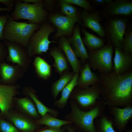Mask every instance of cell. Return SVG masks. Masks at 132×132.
Instances as JSON below:
<instances>
[{
    "instance_id": "1",
    "label": "cell",
    "mask_w": 132,
    "mask_h": 132,
    "mask_svg": "<svg viewBox=\"0 0 132 132\" xmlns=\"http://www.w3.org/2000/svg\"><path fill=\"white\" fill-rule=\"evenodd\" d=\"M99 84L100 96L108 106L125 107L132 105V72L122 74L114 70L101 74Z\"/></svg>"
},
{
    "instance_id": "2",
    "label": "cell",
    "mask_w": 132,
    "mask_h": 132,
    "mask_svg": "<svg viewBox=\"0 0 132 132\" xmlns=\"http://www.w3.org/2000/svg\"><path fill=\"white\" fill-rule=\"evenodd\" d=\"M40 26L37 23L17 22L10 15L3 31L4 39L26 48L30 37Z\"/></svg>"
},
{
    "instance_id": "3",
    "label": "cell",
    "mask_w": 132,
    "mask_h": 132,
    "mask_svg": "<svg viewBox=\"0 0 132 132\" xmlns=\"http://www.w3.org/2000/svg\"><path fill=\"white\" fill-rule=\"evenodd\" d=\"M106 105L104 101L99 100L94 107L85 111L74 104L72 108V121L86 132H97L94 121L105 113Z\"/></svg>"
},
{
    "instance_id": "4",
    "label": "cell",
    "mask_w": 132,
    "mask_h": 132,
    "mask_svg": "<svg viewBox=\"0 0 132 132\" xmlns=\"http://www.w3.org/2000/svg\"><path fill=\"white\" fill-rule=\"evenodd\" d=\"M15 8L11 16L14 20L24 19L29 23L41 24L44 22L48 13L42 2L37 4H27L16 0Z\"/></svg>"
},
{
    "instance_id": "5",
    "label": "cell",
    "mask_w": 132,
    "mask_h": 132,
    "mask_svg": "<svg viewBox=\"0 0 132 132\" xmlns=\"http://www.w3.org/2000/svg\"><path fill=\"white\" fill-rule=\"evenodd\" d=\"M55 31V28L52 25L44 22L34 33L26 48L31 57L36 55L46 53L51 43H58L55 41H50L49 39V35Z\"/></svg>"
},
{
    "instance_id": "6",
    "label": "cell",
    "mask_w": 132,
    "mask_h": 132,
    "mask_svg": "<svg viewBox=\"0 0 132 132\" xmlns=\"http://www.w3.org/2000/svg\"><path fill=\"white\" fill-rule=\"evenodd\" d=\"M113 46L108 43L102 48L91 51L88 53L89 64L94 70H97L101 74L112 71L113 66L112 61Z\"/></svg>"
},
{
    "instance_id": "7",
    "label": "cell",
    "mask_w": 132,
    "mask_h": 132,
    "mask_svg": "<svg viewBox=\"0 0 132 132\" xmlns=\"http://www.w3.org/2000/svg\"><path fill=\"white\" fill-rule=\"evenodd\" d=\"M101 93L98 83L86 88H76L73 97L80 106L89 110L95 106L99 100L104 101L100 96Z\"/></svg>"
},
{
    "instance_id": "8",
    "label": "cell",
    "mask_w": 132,
    "mask_h": 132,
    "mask_svg": "<svg viewBox=\"0 0 132 132\" xmlns=\"http://www.w3.org/2000/svg\"><path fill=\"white\" fill-rule=\"evenodd\" d=\"M3 43L7 48V61L20 66L24 72L28 69L32 60L26 48L16 43L4 40Z\"/></svg>"
},
{
    "instance_id": "9",
    "label": "cell",
    "mask_w": 132,
    "mask_h": 132,
    "mask_svg": "<svg viewBox=\"0 0 132 132\" xmlns=\"http://www.w3.org/2000/svg\"><path fill=\"white\" fill-rule=\"evenodd\" d=\"M127 23V19L123 18H112L108 22L106 31L109 43L115 47L123 50V41Z\"/></svg>"
},
{
    "instance_id": "10",
    "label": "cell",
    "mask_w": 132,
    "mask_h": 132,
    "mask_svg": "<svg viewBox=\"0 0 132 132\" xmlns=\"http://www.w3.org/2000/svg\"><path fill=\"white\" fill-rule=\"evenodd\" d=\"M49 20L56 28L57 31L54 36L55 38L62 36L71 35L75 24L80 21L79 16L71 17L58 14L51 15Z\"/></svg>"
},
{
    "instance_id": "11",
    "label": "cell",
    "mask_w": 132,
    "mask_h": 132,
    "mask_svg": "<svg viewBox=\"0 0 132 132\" xmlns=\"http://www.w3.org/2000/svg\"><path fill=\"white\" fill-rule=\"evenodd\" d=\"M109 114L113 117V126L119 132H122L132 118V105L121 108L112 106H108Z\"/></svg>"
},
{
    "instance_id": "12",
    "label": "cell",
    "mask_w": 132,
    "mask_h": 132,
    "mask_svg": "<svg viewBox=\"0 0 132 132\" xmlns=\"http://www.w3.org/2000/svg\"><path fill=\"white\" fill-rule=\"evenodd\" d=\"M24 72L18 65H10L4 61L0 63V78L2 84L13 85L22 77Z\"/></svg>"
},
{
    "instance_id": "13",
    "label": "cell",
    "mask_w": 132,
    "mask_h": 132,
    "mask_svg": "<svg viewBox=\"0 0 132 132\" xmlns=\"http://www.w3.org/2000/svg\"><path fill=\"white\" fill-rule=\"evenodd\" d=\"M114 50V70L120 74L130 71L132 65V54L117 47H115Z\"/></svg>"
},
{
    "instance_id": "14",
    "label": "cell",
    "mask_w": 132,
    "mask_h": 132,
    "mask_svg": "<svg viewBox=\"0 0 132 132\" xmlns=\"http://www.w3.org/2000/svg\"><path fill=\"white\" fill-rule=\"evenodd\" d=\"M80 17L83 21L84 26L91 29L101 37L105 36V30L100 23L101 18L97 11L89 13L84 10L81 13Z\"/></svg>"
},
{
    "instance_id": "15",
    "label": "cell",
    "mask_w": 132,
    "mask_h": 132,
    "mask_svg": "<svg viewBox=\"0 0 132 132\" xmlns=\"http://www.w3.org/2000/svg\"><path fill=\"white\" fill-rule=\"evenodd\" d=\"M17 93V87L13 85L0 84V110L1 113H8L14 97Z\"/></svg>"
},
{
    "instance_id": "16",
    "label": "cell",
    "mask_w": 132,
    "mask_h": 132,
    "mask_svg": "<svg viewBox=\"0 0 132 132\" xmlns=\"http://www.w3.org/2000/svg\"><path fill=\"white\" fill-rule=\"evenodd\" d=\"M68 39L78 58H80L83 61L88 59V53L81 37L80 28L78 25L75 26L72 36Z\"/></svg>"
},
{
    "instance_id": "17",
    "label": "cell",
    "mask_w": 132,
    "mask_h": 132,
    "mask_svg": "<svg viewBox=\"0 0 132 132\" xmlns=\"http://www.w3.org/2000/svg\"><path fill=\"white\" fill-rule=\"evenodd\" d=\"M59 48L64 52L74 73H79L80 64L67 39L65 36L59 38Z\"/></svg>"
},
{
    "instance_id": "18",
    "label": "cell",
    "mask_w": 132,
    "mask_h": 132,
    "mask_svg": "<svg viewBox=\"0 0 132 132\" xmlns=\"http://www.w3.org/2000/svg\"><path fill=\"white\" fill-rule=\"evenodd\" d=\"M107 12L109 16H127L132 13V2L126 0L112 1L107 5Z\"/></svg>"
},
{
    "instance_id": "19",
    "label": "cell",
    "mask_w": 132,
    "mask_h": 132,
    "mask_svg": "<svg viewBox=\"0 0 132 132\" xmlns=\"http://www.w3.org/2000/svg\"><path fill=\"white\" fill-rule=\"evenodd\" d=\"M77 81L78 88L81 89L88 88L99 83V77L92 72L89 63H87L81 68Z\"/></svg>"
},
{
    "instance_id": "20",
    "label": "cell",
    "mask_w": 132,
    "mask_h": 132,
    "mask_svg": "<svg viewBox=\"0 0 132 132\" xmlns=\"http://www.w3.org/2000/svg\"><path fill=\"white\" fill-rule=\"evenodd\" d=\"M49 55L54 60V66L56 71L61 75L68 69L67 59L62 50L57 47L54 46L51 49Z\"/></svg>"
},
{
    "instance_id": "21",
    "label": "cell",
    "mask_w": 132,
    "mask_h": 132,
    "mask_svg": "<svg viewBox=\"0 0 132 132\" xmlns=\"http://www.w3.org/2000/svg\"><path fill=\"white\" fill-rule=\"evenodd\" d=\"M8 118L17 129L22 132H33L36 126L32 121L20 115L8 113Z\"/></svg>"
},
{
    "instance_id": "22",
    "label": "cell",
    "mask_w": 132,
    "mask_h": 132,
    "mask_svg": "<svg viewBox=\"0 0 132 132\" xmlns=\"http://www.w3.org/2000/svg\"><path fill=\"white\" fill-rule=\"evenodd\" d=\"M33 64L38 77L44 80L48 79L51 74V66L44 59L39 56L35 58Z\"/></svg>"
},
{
    "instance_id": "23",
    "label": "cell",
    "mask_w": 132,
    "mask_h": 132,
    "mask_svg": "<svg viewBox=\"0 0 132 132\" xmlns=\"http://www.w3.org/2000/svg\"><path fill=\"white\" fill-rule=\"evenodd\" d=\"M81 30L84 36L82 40L84 44L90 51L100 49L105 45L104 39L89 33L84 28Z\"/></svg>"
},
{
    "instance_id": "24",
    "label": "cell",
    "mask_w": 132,
    "mask_h": 132,
    "mask_svg": "<svg viewBox=\"0 0 132 132\" xmlns=\"http://www.w3.org/2000/svg\"><path fill=\"white\" fill-rule=\"evenodd\" d=\"M94 122L97 132H118L114 128L113 118L105 113L96 119Z\"/></svg>"
},
{
    "instance_id": "25",
    "label": "cell",
    "mask_w": 132,
    "mask_h": 132,
    "mask_svg": "<svg viewBox=\"0 0 132 132\" xmlns=\"http://www.w3.org/2000/svg\"><path fill=\"white\" fill-rule=\"evenodd\" d=\"M75 74L65 71L58 80L53 83L52 87V93L54 98L57 97L59 93L72 80Z\"/></svg>"
},
{
    "instance_id": "26",
    "label": "cell",
    "mask_w": 132,
    "mask_h": 132,
    "mask_svg": "<svg viewBox=\"0 0 132 132\" xmlns=\"http://www.w3.org/2000/svg\"><path fill=\"white\" fill-rule=\"evenodd\" d=\"M79 74V73H75L72 80L62 90L61 97L56 102L57 105L58 106L62 107L66 104L70 94L77 85Z\"/></svg>"
},
{
    "instance_id": "27",
    "label": "cell",
    "mask_w": 132,
    "mask_h": 132,
    "mask_svg": "<svg viewBox=\"0 0 132 132\" xmlns=\"http://www.w3.org/2000/svg\"><path fill=\"white\" fill-rule=\"evenodd\" d=\"M25 90L27 94L34 102L39 113L42 116L46 115L47 112L50 113L54 116H56L57 114L56 111L48 108L44 105L38 99L33 91L28 88H27Z\"/></svg>"
},
{
    "instance_id": "28",
    "label": "cell",
    "mask_w": 132,
    "mask_h": 132,
    "mask_svg": "<svg viewBox=\"0 0 132 132\" xmlns=\"http://www.w3.org/2000/svg\"><path fill=\"white\" fill-rule=\"evenodd\" d=\"M39 124L47 126L50 128L60 129L62 126L71 123L70 121L57 119L46 114L37 121Z\"/></svg>"
},
{
    "instance_id": "29",
    "label": "cell",
    "mask_w": 132,
    "mask_h": 132,
    "mask_svg": "<svg viewBox=\"0 0 132 132\" xmlns=\"http://www.w3.org/2000/svg\"><path fill=\"white\" fill-rule=\"evenodd\" d=\"M17 102L19 106L27 114L33 117H38L36 108L31 100L25 97L18 99Z\"/></svg>"
},
{
    "instance_id": "30",
    "label": "cell",
    "mask_w": 132,
    "mask_h": 132,
    "mask_svg": "<svg viewBox=\"0 0 132 132\" xmlns=\"http://www.w3.org/2000/svg\"><path fill=\"white\" fill-rule=\"evenodd\" d=\"M60 8L62 12L66 16L71 17L79 16L77 9L72 4L61 3Z\"/></svg>"
},
{
    "instance_id": "31",
    "label": "cell",
    "mask_w": 132,
    "mask_h": 132,
    "mask_svg": "<svg viewBox=\"0 0 132 132\" xmlns=\"http://www.w3.org/2000/svg\"><path fill=\"white\" fill-rule=\"evenodd\" d=\"M60 3L65 2L81 7L88 11H94V9L90 3L86 0H61Z\"/></svg>"
},
{
    "instance_id": "32",
    "label": "cell",
    "mask_w": 132,
    "mask_h": 132,
    "mask_svg": "<svg viewBox=\"0 0 132 132\" xmlns=\"http://www.w3.org/2000/svg\"><path fill=\"white\" fill-rule=\"evenodd\" d=\"M123 41V50L132 54V31L131 30L125 32Z\"/></svg>"
},
{
    "instance_id": "33",
    "label": "cell",
    "mask_w": 132,
    "mask_h": 132,
    "mask_svg": "<svg viewBox=\"0 0 132 132\" xmlns=\"http://www.w3.org/2000/svg\"><path fill=\"white\" fill-rule=\"evenodd\" d=\"M0 130L2 132H19L11 124L2 120H0Z\"/></svg>"
},
{
    "instance_id": "34",
    "label": "cell",
    "mask_w": 132,
    "mask_h": 132,
    "mask_svg": "<svg viewBox=\"0 0 132 132\" xmlns=\"http://www.w3.org/2000/svg\"><path fill=\"white\" fill-rule=\"evenodd\" d=\"M10 15L8 14L0 15V40L1 41L4 40L3 35V31Z\"/></svg>"
},
{
    "instance_id": "35",
    "label": "cell",
    "mask_w": 132,
    "mask_h": 132,
    "mask_svg": "<svg viewBox=\"0 0 132 132\" xmlns=\"http://www.w3.org/2000/svg\"><path fill=\"white\" fill-rule=\"evenodd\" d=\"M8 54V50L0 40V63L4 61Z\"/></svg>"
},
{
    "instance_id": "36",
    "label": "cell",
    "mask_w": 132,
    "mask_h": 132,
    "mask_svg": "<svg viewBox=\"0 0 132 132\" xmlns=\"http://www.w3.org/2000/svg\"><path fill=\"white\" fill-rule=\"evenodd\" d=\"M16 0H0V3L4 4L7 7L13 8Z\"/></svg>"
},
{
    "instance_id": "37",
    "label": "cell",
    "mask_w": 132,
    "mask_h": 132,
    "mask_svg": "<svg viewBox=\"0 0 132 132\" xmlns=\"http://www.w3.org/2000/svg\"><path fill=\"white\" fill-rule=\"evenodd\" d=\"M112 0H94L93 1L94 3L98 5H108L112 1Z\"/></svg>"
},
{
    "instance_id": "38",
    "label": "cell",
    "mask_w": 132,
    "mask_h": 132,
    "mask_svg": "<svg viewBox=\"0 0 132 132\" xmlns=\"http://www.w3.org/2000/svg\"><path fill=\"white\" fill-rule=\"evenodd\" d=\"M21 2H23V3L30 4H39L44 2L42 0H20Z\"/></svg>"
},
{
    "instance_id": "39",
    "label": "cell",
    "mask_w": 132,
    "mask_h": 132,
    "mask_svg": "<svg viewBox=\"0 0 132 132\" xmlns=\"http://www.w3.org/2000/svg\"><path fill=\"white\" fill-rule=\"evenodd\" d=\"M38 132H62L60 129L50 128Z\"/></svg>"
},
{
    "instance_id": "40",
    "label": "cell",
    "mask_w": 132,
    "mask_h": 132,
    "mask_svg": "<svg viewBox=\"0 0 132 132\" xmlns=\"http://www.w3.org/2000/svg\"><path fill=\"white\" fill-rule=\"evenodd\" d=\"M13 8H9L8 7H0V11H12Z\"/></svg>"
},
{
    "instance_id": "41",
    "label": "cell",
    "mask_w": 132,
    "mask_h": 132,
    "mask_svg": "<svg viewBox=\"0 0 132 132\" xmlns=\"http://www.w3.org/2000/svg\"><path fill=\"white\" fill-rule=\"evenodd\" d=\"M68 129L69 132H75L74 130L72 129L71 128H69Z\"/></svg>"
},
{
    "instance_id": "42",
    "label": "cell",
    "mask_w": 132,
    "mask_h": 132,
    "mask_svg": "<svg viewBox=\"0 0 132 132\" xmlns=\"http://www.w3.org/2000/svg\"><path fill=\"white\" fill-rule=\"evenodd\" d=\"M1 83V80L0 78V84Z\"/></svg>"
}]
</instances>
